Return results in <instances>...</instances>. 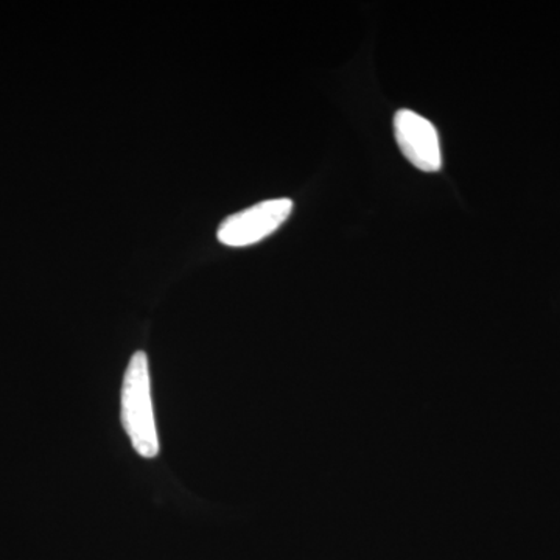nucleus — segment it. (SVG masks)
<instances>
[{"mask_svg": "<svg viewBox=\"0 0 560 560\" xmlns=\"http://www.w3.org/2000/svg\"><path fill=\"white\" fill-rule=\"evenodd\" d=\"M121 423L130 438L132 448L142 458H154L160 453L156 423H154L149 357L136 352L125 372L121 388Z\"/></svg>", "mask_w": 560, "mask_h": 560, "instance_id": "obj_1", "label": "nucleus"}, {"mask_svg": "<svg viewBox=\"0 0 560 560\" xmlns=\"http://www.w3.org/2000/svg\"><path fill=\"white\" fill-rule=\"evenodd\" d=\"M291 212L293 201L290 198L257 202L221 221L217 238L232 248L256 245L275 234L289 220Z\"/></svg>", "mask_w": 560, "mask_h": 560, "instance_id": "obj_2", "label": "nucleus"}, {"mask_svg": "<svg viewBox=\"0 0 560 560\" xmlns=\"http://www.w3.org/2000/svg\"><path fill=\"white\" fill-rule=\"evenodd\" d=\"M397 145L410 164L420 172H440L442 154L436 127L411 109L397 110L394 116Z\"/></svg>", "mask_w": 560, "mask_h": 560, "instance_id": "obj_3", "label": "nucleus"}]
</instances>
